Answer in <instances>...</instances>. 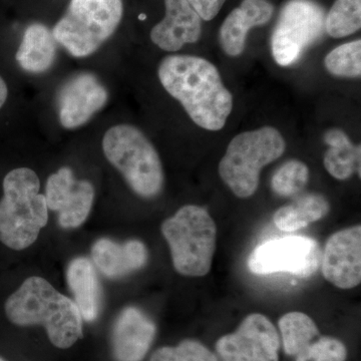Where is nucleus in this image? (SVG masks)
I'll return each instance as SVG.
<instances>
[{
  "label": "nucleus",
  "mask_w": 361,
  "mask_h": 361,
  "mask_svg": "<svg viewBox=\"0 0 361 361\" xmlns=\"http://www.w3.org/2000/svg\"><path fill=\"white\" fill-rule=\"evenodd\" d=\"M273 13L274 6L267 0H243L221 25L219 42L225 54L229 56L242 54L249 30L269 23Z\"/></svg>",
  "instance_id": "17"
},
{
  "label": "nucleus",
  "mask_w": 361,
  "mask_h": 361,
  "mask_svg": "<svg viewBox=\"0 0 361 361\" xmlns=\"http://www.w3.org/2000/svg\"><path fill=\"white\" fill-rule=\"evenodd\" d=\"M7 96H8V89L4 78L0 77V109L6 103Z\"/></svg>",
  "instance_id": "29"
},
{
  "label": "nucleus",
  "mask_w": 361,
  "mask_h": 361,
  "mask_svg": "<svg viewBox=\"0 0 361 361\" xmlns=\"http://www.w3.org/2000/svg\"><path fill=\"white\" fill-rule=\"evenodd\" d=\"M360 26L361 0H336L325 16V32L334 39L349 37Z\"/></svg>",
  "instance_id": "23"
},
{
  "label": "nucleus",
  "mask_w": 361,
  "mask_h": 361,
  "mask_svg": "<svg viewBox=\"0 0 361 361\" xmlns=\"http://www.w3.org/2000/svg\"><path fill=\"white\" fill-rule=\"evenodd\" d=\"M2 186L0 242L13 250H25L37 241L49 221L47 200L39 194V177L32 169H14L6 176Z\"/></svg>",
  "instance_id": "3"
},
{
  "label": "nucleus",
  "mask_w": 361,
  "mask_h": 361,
  "mask_svg": "<svg viewBox=\"0 0 361 361\" xmlns=\"http://www.w3.org/2000/svg\"><path fill=\"white\" fill-rule=\"evenodd\" d=\"M322 264V250L314 239L287 236L272 239L256 247L248 267L257 275L287 273L300 278L314 275Z\"/></svg>",
  "instance_id": "9"
},
{
  "label": "nucleus",
  "mask_w": 361,
  "mask_h": 361,
  "mask_svg": "<svg viewBox=\"0 0 361 361\" xmlns=\"http://www.w3.org/2000/svg\"><path fill=\"white\" fill-rule=\"evenodd\" d=\"M44 197L49 210L58 213L59 226L75 229L89 217L94 188L90 180H78L71 168L63 167L49 176Z\"/></svg>",
  "instance_id": "11"
},
{
  "label": "nucleus",
  "mask_w": 361,
  "mask_h": 361,
  "mask_svg": "<svg viewBox=\"0 0 361 361\" xmlns=\"http://www.w3.org/2000/svg\"><path fill=\"white\" fill-rule=\"evenodd\" d=\"M161 234L170 246L173 265L179 274L202 277L210 272L217 229L206 208L182 207L164 221Z\"/></svg>",
  "instance_id": "4"
},
{
  "label": "nucleus",
  "mask_w": 361,
  "mask_h": 361,
  "mask_svg": "<svg viewBox=\"0 0 361 361\" xmlns=\"http://www.w3.org/2000/svg\"><path fill=\"white\" fill-rule=\"evenodd\" d=\"M325 13L312 0H290L281 11L272 39L271 49L278 65H293L304 51L322 37Z\"/></svg>",
  "instance_id": "8"
},
{
  "label": "nucleus",
  "mask_w": 361,
  "mask_h": 361,
  "mask_svg": "<svg viewBox=\"0 0 361 361\" xmlns=\"http://www.w3.org/2000/svg\"><path fill=\"white\" fill-rule=\"evenodd\" d=\"M56 44L52 32L42 23L26 28L16 59L23 71L30 73H45L56 58Z\"/></svg>",
  "instance_id": "19"
},
{
  "label": "nucleus",
  "mask_w": 361,
  "mask_h": 361,
  "mask_svg": "<svg viewBox=\"0 0 361 361\" xmlns=\"http://www.w3.org/2000/svg\"><path fill=\"white\" fill-rule=\"evenodd\" d=\"M66 280L82 320L94 322L103 307V290L94 263L85 257L73 259L66 269Z\"/></svg>",
  "instance_id": "18"
},
{
  "label": "nucleus",
  "mask_w": 361,
  "mask_h": 361,
  "mask_svg": "<svg viewBox=\"0 0 361 361\" xmlns=\"http://www.w3.org/2000/svg\"><path fill=\"white\" fill-rule=\"evenodd\" d=\"M0 361H6L4 360V358L0 357Z\"/></svg>",
  "instance_id": "30"
},
{
  "label": "nucleus",
  "mask_w": 361,
  "mask_h": 361,
  "mask_svg": "<svg viewBox=\"0 0 361 361\" xmlns=\"http://www.w3.org/2000/svg\"><path fill=\"white\" fill-rule=\"evenodd\" d=\"M280 339L273 323L252 313L234 334L220 337L216 350L223 361H279Z\"/></svg>",
  "instance_id": "10"
},
{
  "label": "nucleus",
  "mask_w": 361,
  "mask_h": 361,
  "mask_svg": "<svg viewBox=\"0 0 361 361\" xmlns=\"http://www.w3.org/2000/svg\"><path fill=\"white\" fill-rule=\"evenodd\" d=\"M285 353L296 356L319 336V330L312 318L303 312H289L278 322Z\"/></svg>",
  "instance_id": "22"
},
{
  "label": "nucleus",
  "mask_w": 361,
  "mask_h": 361,
  "mask_svg": "<svg viewBox=\"0 0 361 361\" xmlns=\"http://www.w3.org/2000/svg\"><path fill=\"white\" fill-rule=\"evenodd\" d=\"M108 99V90L96 75L78 73L59 90V122L66 129L82 127L106 106Z\"/></svg>",
  "instance_id": "12"
},
{
  "label": "nucleus",
  "mask_w": 361,
  "mask_h": 361,
  "mask_svg": "<svg viewBox=\"0 0 361 361\" xmlns=\"http://www.w3.org/2000/svg\"><path fill=\"white\" fill-rule=\"evenodd\" d=\"M153 320L140 308L121 311L111 331V349L116 361H142L156 336Z\"/></svg>",
  "instance_id": "14"
},
{
  "label": "nucleus",
  "mask_w": 361,
  "mask_h": 361,
  "mask_svg": "<svg viewBox=\"0 0 361 361\" xmlns=\"http://www.w3.org/2000/svg\"><path fill=\"white\" fill-rule=\"evenodd\" d=\"M202 20H212L218 16L226 0H187Z\"/></svg>",
  "instance_id": "28"
},
{
  "label": "nucleus",
  "mask_w": 361,
  "mask_h": 361,
  "mask_svg": "<svg viewBox=\"0 0 361 361\" xmlns=\"http://www.w3.org/2000/svg\"><path fill=\"white\" fill-rule=\"evenodd\" d=\"M324 142L329 146L324 155V167L337 180H348L355 172L360 176V145L355 146L339 129L327 130Z\"/></svg>",
  "instance_id": "20"
},
{
  "label": "nucleus",
  "mask_w": 361,
  "mask_h": 361,
  "mask_svg": "<svg viewBox=\"0 0 361 361\" xmlns=\"http://www.w3.org/2000/svg\"><path fill=\"white\" fill-rule=\"evenodd\" d=\"M103 149L135 194L152 199L161 193L164 171L160 156L137 128L130 125L111 128L104 135Z\"/></svg>",
  "instance_id": "5"
},
{
  "label": "nucleus",
  "mask_w": 361,
  "mask_h": 361,
  "mask_svg": "<svg viewBox=\"0 0 361 361\" xmlns=\"http://www.w3.org/2000/svg\"><path fill=\"white\" fill-rule=\"evenodd\" d=\"M149 361H219L214 353L199 341L186 339L175 348H159Z\"/></svg>",
  "instance_id": "26"
},
{
  "label": "nucleus",
  "mask_w": 361,
  "mask_h": 361,
  "mask_svg": "<svg viewBox=\"0 0 361 361\" xmlns=\"http://www.w3.org/2000/svg\"><path fill=\"white\" fill-rule=\"evenodd\" d=\"M323 276L337 288H355L361 281L360 225L334 233L322 256Z\"/></svg>",
  "instance_id": "13"
},
{
  "label": "nucleus",
  "mask_w": 361,
  "mask_h": 361,
  "mask_svg": "<svg viewBox=\"0 0 361 361\" xmlns=\"http://www.w3.org/2000/svg\"><path fill=\"white\" fill-rule=\"evenodd\" d=\"M286 144L279 130L263 127L237 135L219 163L223 182L239 198L255 194L260 172L283 155Z\"/></svg>",
  "instance_id": "6"
},
{
  "label": "nucleus",
  "mask_w": 361,
  "mask_h": 361,
  "mask_svg": "<svg viewBox=\"0 0 361 361\" xmlns=\"http://www.w3.org/2000/svg\"><path fill=\"white\" fill-rule=\"evenodd\" d=\"M4 310L9 322L18 326L42 325L58 348H70L84 336L77 304L42 277L25 280L7 298Z\"/></svg>",
  "instance_id": "2"
},
{
  "label": "nucleus",
  "mask_w": 361,
  "mask_h": 361,
  "mask_svg": "<svg viewBox=\"0 0 361 361\" xmlns=\"http://www.w3.org/2000/svg\"><path fill=\"white\" fill-rule=\"evenodd\" d=\"M346 358L345 345L330 336L314 339L296 355V361H345Z\"/></svg>",
  "instance_id": "27"
},
{
  "label": "nucleus",
  "mask_w": 361,
  "mask_h": 361,
  "mask_svg": "<svg viewBox=\"0 0 361 361\" xmlns=\"http://www.w3.org/2000/svg\"><path fill=\"white\" fill-rule=\"evenodd\" d=\"M326 70L342 78H358L361 75V42L360 39L339 45L324 59Z\"/></svg>",
  "instance_id": "24"
},
{
  "label": "nucleus",
  "mask_w": 361,
  "mask_h": 361,
  "mask_svg": "<svg viewBox=\"0 0 361 361\" xmlns=\"http://www.w3.org/2000/svg\"><path fill=\"white\" fill-rule=\"evenodd\" d=\"M123 13L122 0H71L52 35L71 56L85 58L114 35Z\"/></svg>",
  "instance_id": "7"
},
{
  "label": "nucleus",
  "mask_w": 361,
  "mask_h": 361,
  "mask_svg": "<svg viewBox=\"0 0 361 361\" xmlns=\"http://www.w3.org/2000/svg\"><path fill=\"white\" fill-rule=\"evenodd\" d=\"M158 75L164 89L196 125L208 130L224 128L233 97L213 63L199 56H170L161 61Z\"/></svg>",
  "instance_id": "1"
},
{
  "label": "nucleus",
  "mask_w": 361,
  "mask_h": 361,
  "mask_svg": "<svg viewBox=\"0 0 361 361\" xmlns=\"http://www.w3.org/2000/svg\"><path fill=\"white\" fill-rule=\"evenodd\" d=\"M310 180V169L306 164L298 160L284 163L271 180L273 191L281 197L293 196L302 191Z\"/></svg>",
  "instance_id": "25"
},
{
  "label": "nucleus",
  "mask_w": 361,
  "mask_h": 361,
  "mask_svg": "<svg viewBox=\"0 0 361 361\" xmlns=\"http://www.w3.org/2000/svg\"><path fill=\"white\" fill-rule=\"evenodd\" d=\"M330 205L327 199L320 194H305L293 203L278 209L273 216V222L278 229L294 232L324 218Z\"/></svg>",
  "instance_id": "21"
},
{
  "label": "nucleus",
  "mask_w": 361,
  "mask_h": 361,
  "mask_svg": "<svg viewBox=\"0 0 361 361\" xmlns=\"http://www.w3.org/2000/svg\"><path fill=\"white\" fill-rule=\"evenodd\" d=\"M92 259L99 272L110 279H120L142 269L148 263L149 252L140 240L123 243L101 238L92 247Z\"/></svg>",
  "instance_id": "16"
},
{
  "label": "nucleus",
  "mask_w": 361,
  "mask_h": 361,
  "mask_svg": "<svg viewBox=\"0 0 361 361\" xmlns=\"http://www.w3.org/2000/svg\"><path fill=\"white\" fill-rule=\"evenodd\" d=\"M165 18L151 32L157 47L174 52L200 39L202 18L187 0H165Z\"/></svg>",
  "instance_id": "15"
}]
</instances>
